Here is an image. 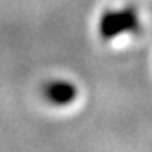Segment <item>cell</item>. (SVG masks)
<instances>
[{
    "instance_id": "cell-1",
    "label": "cell",
    "mask_w": 152,
    "mask_h": 152,
    "mask_svg": "<svg viewBox=\"0 0 152 152\" xmlns=\"http://www.w3.org/2000/svg\"><path fill=\"white\" fill-rule=\"evenodd\" d=\"M44 95L53 104H66L75 97V88L70 83H50L44 86Z\"/></svg>"
}]
</instances>
